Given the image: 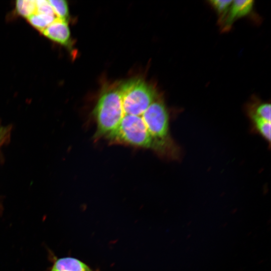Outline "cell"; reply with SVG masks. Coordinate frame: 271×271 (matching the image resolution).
I'll return each mask as SVG.
<instances>
[{"instance_id": "4", "label": "cell", "mask_w": 271, "mask_h": 271, "mask_svg": "<svg viewBox=\"0 0 271 271\" xmlns=\"http://www.w3.org/2000/svg\"><path fill=\"white\" fill-rule=\"evenodd\" d=\"M41 33L50 40L69 50L72 49V40L67 21L57 18Z\"/></svg>"}, {"instance_id": "9", "label": "cell", "mask_w": 271, "mask_h": 271, "mask_svg": "<svg viewBox=\"0 0 271 271\" xmlns=\"http://www.w3.org/2000/svg\"><path fill=\"white\" fill-rule=\"evenodd\" d=\"M53 12L57 18L67 22L69 18V7L65 0H49Z\"/></svg>"}, {"instance_id": "7", "label": "cell", "mask_w": 271, "mask_h": 271, "mask_svg": "<svg viewBox=\"0 0 271 271\" xmlns=\"http://www.w3.org/2000/svg\"><path fill=\"white\" fill-rule=\"evenodd\" d=\"M56 19L57 17L55 16H50L37 13L27 18L28 23L41 33Z\"/></svg>"}, {"instance_id": "12", "label": "cell", "mask_w": 271, "mask_h": 271, "mask_svg": "<svg viewBox=\"0 0 271 271\" xmlns=\"http://www.w3.org/2000/svg\"><path fill=\"white\" fill-rule=\"evenodd\" d=\"M232 1L231 0H212L209 2L219 14L222 15L224 17L229 11Z\"/></svg>"}, {"instance_id": "3", "label": "cell", "mask_w": 271, "mask_h": 271, "mask_svg": "<svg viewBox=\"0 0 271 271\" xmlns=\"http://www.w3.org/2000/svg\"><path fill=\"white\" fill-rule=\"evenodd\" d=\"M118 87L122 100V116L142 115L158 97L155 89L140 78L130 79Z\"/></svg>"}, {"instance_id": "2", "label": "cell", "mask_w": 271, "mask_h": 271, "mask_svg": "<svg viewBox=\"0 0 271 271\" xmlns=\"http://www.w3.org/2000/svg\"><path fill=\"white\" fill-rule=\"evenodd\" d=\"M122 114V100L118 86L107 88L101 94L94 108L96 139H106L117 127Z\"/></svg>"}, {"instance_id": "13", "label": "cell", "mask_w": 271, "mask_h": 271, "mask_svg": "<svg viewBox=\"0 0 271 271\" xmlns=\"http://www.w3.org/2000/svg\"><path fill=\"white\" fill-rule=\"evenodd\" d=\"M35 3L36 6V13L41 14L56 16L48 1L38 0L35 1Z\"/></svg>"}, {"instance_id": "14", "label": "cell", "mask_w": 271, "mask_h": 271, "mask_svg": "<svg viewBox=\"0 0 271 271\" xmlns=\"http://www.w3.org/2000/svg\"><path fill=\"white\" fill-rule=\"evenodd\" d=\"M7 133V131L5 128L0 126V145L1 144L4 138L6 137V134Z\"/></svg>"}, {"instance_id": "11", "label": "cell", "mask_w": 271, "mask_h": 271, "mask_svg": "<svg viewBox=\"0 0 271 271\" xmlns=\"http://www.w3.org/2000/svg\"><path fill=\"white\" fill-rule=\"evenodd\" d=\"M251 118H257L270 122V104L264 103L258 105L250 113Z\"/></svg>"}, {"instance_id": "6", "label": "cell", "mask_w": 271, "mask_h": 271, "mask_svg": "<svg viewBox=\"0 0 271 271\" xmlns=\"http://www.w3.org/2000/svg\"><path fill=\"white\" fill-rule=\"evenodd\" d=\"M253 1L251 0L233 1L225 17L226 26H230L236 19L247 15L252 10Z\"/></svg>"}, {"instance_id": "10", "label": "cell", "mask_w": 271, "mask_h": 271, "mask_svg": "<svg viewBox=\"0 0 271 271\" xmlns=\"http://www.w3.org/2000/svg\"><path fill=\"white\" fill-rule=\"evenodd\" d=\"M251 119L254 129L269 143L270 142V122L254 117Z\"/></svg>"}, {"instance_id": "1", "label": "cell", "mask_w": 271, "mask_h": 271, "mask_svg": "<svg viewBox=\"0 0 271 271\" xmlns=\"http://www.w3.org/2000/svg\"><path fill=\"white\" fill-rule=\"evenodd\" d=\"M143 117L153 142V151L168 159L178 160L180 149L171 136L169 115L163 101L157 97Z\"/></svg>"}, {"instance_id": "8", "label": "cell", "mask_w": 271, "mask_h": 271, "mask_svg": "<svg viewBox=\"0 0 271 271\" xmlns=\"http://www.w3.org/2000/svg\"><path fill=\"white\" fill-rule=\"evenodd\" d=\"M15 11L19 16L28 18L36 13V6L35 1H16L15 2Z\"/></svg>"}, {"instance_id": "5", "label": "cell", "mask_w": 271, "mask_h": 271, "mask_svg": "<svg viewBox=\"0 0 271 271\" xmlns=\"http://www.w3.org/2000/svg\"><path fill=\"white\" fill-rule=\"evenodd\" d=\"M50 271H99L92 269L85 262L72 257H64L56 259Z\"/></svg>"}]
</instances>
